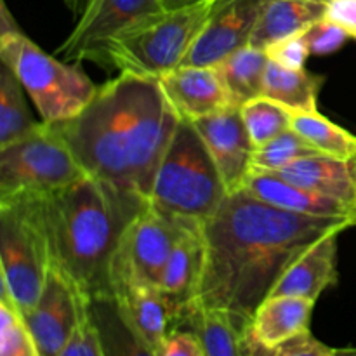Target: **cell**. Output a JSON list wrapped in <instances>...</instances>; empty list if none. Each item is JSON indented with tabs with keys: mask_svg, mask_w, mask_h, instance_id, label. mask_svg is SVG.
<instances>
[{
	"mask_svg": "<svg viewBox=\"0 0 356 356\" xmlns=\"http://www.w3.org/2000/svg\"><path fill=\"white\" fill-rule=\"evenodd\" d=\"M348 228L339 219L273 207L245 190L228 195L202 226L205 268L193 308L221 309L245 330L287 268L320 238Z\"/></svg>",
	"mask_w": 356,
	"mask_h": 356,
	"instance_id": "cell-1",
	"label": "cell"
},
{
	"mask_svg": "<svg viewBox=\"0 0 356 356\" xmlns=\"http://www.w3.org/2000/svg\"><path fill=\"white\" fill-rule=\"evenodd\" d=\"M179 120L159 79L120 72L97 87L76 117L52 127L87 176L149 198Z\"/></svg>",
	"mask_w": 356,
	"mask_h": 356,
	"instance_id": "cell-2",
	"label": "cell"
},
{
	"mask_svg": "<svg viewBox=\"0 0 356 356\" xmlns=\"http://www.w3.org/2000/svg\"><path fill=\"white\" fill-rule=\"evenodd\" d=\"M148 205L149 198L92 176L40 197L52 264L83 298L113 294L125 233Z\"/></svg>",
	"mask_w": 356,
	"mask_h": 356,
	"instance_id": "cell-3",
	"label": "cell"
},
{
	"mask_svg": "<svg viewBox=\"0 0 356 356\" xmlns=\"http://www.w3.org/2000/svg\"><path fill=\"white\" fill-rule=\"evenodd\" d=\"M228 197L218 165L195 125L181 118L153 179L149 202L160 212L204 226Z\"/></svg>",
	"mask_w": 356,
	"mask_h": 356,
	"instance_id": "cell-4",
	"label": "cell"
},
{
	"mask_svg": "<svg viewBox=\"0 0 356 356\" xmlns=\"http://www.w3.org/2000/svg\"><path fill=\"white\" fill-rule=\"evenodd\" d=\"M0 59L17 76L44 124L76 117L97 87L80 68L42 51L17 28L6 2L0 3Z\"/></svg>",
	"mask_w": 356,
	"mask_h": 356,
	"instance_id": "cell-5",
	"label": "cell"
},
{
	"mask_svg": "<svg viewBox=\"0 0 356 356\" xmlns=\"http://www.w3.org/2000/svg\"><path fill=\"white\" fill-rule=\"evenodd\" d=\"M216 2L198 0L143 17L106 45L103 66L155 79L177 68L204 30Z\"/></svg>",
	"mask_w": 356,
	"mask_h": 356,
	"instance_id": "cell-6",
	"label": "cell"
},
{
	"mask_svg": "<svg viewBox=\"0 0 356 356\" xmlns=\"http://www.w3.org/2000/svg\"><path fill=\"white\" fill-rule=\"evenodd\" d=\"M0 298L24 315L37 305L52 266L40 197L0 198Z\"/></svg>",
	"mask_w": 356,
	"mask_h": 356,
	"instance_id": "cell-7",
	"label": "cell"
},
{
	"mask_svg": "<svg viewBox=\"0 0 356 356\" xmlns=\"http://www.w3.org/2000/svg\"><path fill=\"white\" fill-rule=\"evenodd\" d=\"M86 176L65 139L44 122L31 134L0 148V198L44 197Z\"/></svg>",
	"mask_w": 356,
	"mask_h": 356,
	"instance_id": "cell-8",
	"label": "cell"
},
{
	"mask_svg": "<svg viewBox=\"0 0 356 356\" xmlns=\"http://www.w3.org/2000/svg\"><path fill=\"white\" fill-rule=\"evenodd\" d=\"M191 225L193 222L163 214L149 202L125 233L113 275L122 271L136 280L160 289L170 254Z\"/></svg>",
	"mask_w": 356,
	"mask_h": 356,
	"instance_id": "cell-9",
	"label": "cell"
},
{
	"mask_svg": "<svg viewBox=\"0 0 356 356\" xmlns=\"http://www.w3.org/2000/svg\"><path fill=\"white\" fill-rule=\"evenodd\" d=\"M162 9V0H89L58 54L66 63L94 61L103 66L106 45L115 37Z\"/></svg>",
	"mask_w": 356,
	"mask_h": 356,
	"instance_id": "cell-10",
	"label": "cell"
},
{
	"mask_svg": "<svg viewBox=\"0 0 356 356\" xmlns=\"http://www.w3.org/2000/svg\"><path fill=\"white\" fill-rule=\"evenodd\" d=\"M86 298L52 264L37 305L24 313L40 356H58L68 344L82 316Z\"/></svg>",
	"mask_w": 356,
	"mask_h": 356,
	"instance_id": "cell-11",
	"label": "cell"
},
{
	"mask_svg": "<svg viewBox=\"0 0 356 356\" xmlns=\"http://www.w3.org/2000/svg\"><path fill=\"white\" fill-rule=\"evenodd\" d=\"M266 0H218L184 58V66H216L250 44Z\"/></svg>",
	"mask_w": 356,
	"mask_h": 356,
	"instance_id": "cell-12",
	"label": "cell"
},
{
	"mask_svg": "<svg viewBox=\"0 0 356 356\" xmlns=\"http://www.w3.org/2000/svg\"><path fill=\"white\" fill-rule=\"evenodd\" d=\"M190 122L211 152L228 195L242 191L250 174L256 146L250 141L240 108H226Z\"/></svg>",
	"mask_w": 356,
	"mask_h": 356,
	"instance_id": "cell-13",
	"label": "cell"
},
{
	"mask_svg": "<svg viewBox=\"0 0 356 356\" xmlns=\"http://www.w3.org/2000/svg\"><path fill=\"white\" fill-rule=\"evenodd\" d=\"M113 296L129 322L153 350H156L174 329L184 325L183 313L155 285L117 271L113 275Z\"/></svg>",
	"mask_w": 356,
	"mask_h": 356,
	"instance_id": "cell-14",
	"label": "cell"
},
{
	"mask_svg": "<svg viewBox=\"0 0 356 356\" xmlns=\"http://www.w3.org/2000/svg\"><path fill=\"white\" fill-rule=\"evenodd\" d=\"M159 82L181 118L195 120L233 106L214 66L181 65L160 75Z\"/></svg>",
	"mask_w": 356,
	"mask_h": 356,
	"instance_id": "cell-15",
	"label": "cell"
},
{
	"mask_svg": "<svg viewBox=\"0 0 356 356\" xmlns=\"http://www.w3.org/2000/svg\"><path fill=\"white\" fill-rule=\"evenodd\" d=\"M243 190L252 197L287 212L309 216V218L339 219L356 226L355 207L291 183L278 174L250 172Z\"/></svg>",
	"mask_w": 356,
	"mask_h": 356,
	"instance_id": "cell-16",
	"label": "cell"
},
{
	"mask_svg": "<svg viewBox=\"0 0 356 356\" xmlns=\"http://www.w3.org/2000/svg\"><path fill=\"white\" fill-rule=\"evenodd\" d=\"M332 232L313 243L287 268L270 296H294L315 301L337 284V236Z\"/></svg>",
	"mask_w": 356,
	"mask_h": 356,
	"instance_id": "cell-17",
	"label": "cell"
},
{
	"mask_svg": "<svg viewBox=\"0 0 356 356\" xmlns=\"http://www.w3.org/2000/svg\"><path fill=\"white\" fill-rule=\"evenodd\" d=\"M204 268L205 242L202 225H191L174 247L160 282V291L183 313L184 323L197 299Z\"/></svg>",
	"mask_w": 356,
	"mask_h": 356,
	"instance_id": "cell-18",
	"label": "cell"
},
{
	"mask_svg": "<svg viewBox=\"0 0 356 356\" xmlns=\"http://www.w3.org/2000/svg\"><path fill=\"white\" fill-rule=\"evenodd\" d=\"M284 179L356 209V159L313 155L277 172Z\"/></svg>",
	"mask_w": 356,
	"mask_h": 356,
	"instance_id": "cell-19",
	"label": "cell"
},
{
	"mask_svg": "<svg viewBox=\"0 0 356 356\" xmlns=\"http://www.w3.org/2000/svg\"><path fill=\"white\" fill-rule=\"evenodd\" d=\"M315 301L294 296H268L254 313L247 330L264 346L291 341L309 332Z\"/></svg>",
	"mask_w": 356,
	"mask_h": 356,
	"instance_id": "cell-20",
	"label": "cell"
},
{
	"mask_svg": "<svg viewBox=\"0 0 356 356\" xmlns=\"http://www.w3.org/2000/svg\"><path fill=\"white\" fill-rule=\"evenodd\" d=\"M86 301L103 356H156L155 350L129 322L113 294L94 296Z\"/></svg>",
	"mask_w": 356,
	"mask_h": 356,
	"instance_id": "cell-21",
	"label": "cell"
},
{
	"mask_svg": "<svg viewBox=\"0 0 356 356\" xmlns=\"http://www.w3.org/2000/svg\"><path fill=\"white\" fill-rule=\"evenodd\" d=\"M327 0H266L250 45L266 49L273 42L302 33L325 17Z\"/></svg>",
	"mask_w": 356,
	"mask_h": 356,
	"instance_id": "cell-22",
	"label": "cell"
},
{
	"mask_svg": "<svg viewBox=\"0 0 356 356\" xmlns=\"http://www.w3.org/2000/svg\"><path fill=\"white\" fill-rule=\"evenodd\" d=\"M323 80L325 76L306 68H285L270 61L264 73L263 96L296 113L318 111V94Z\"/></svg>",
	"mask_w": 356,
	"mask_h": 356,
	"instance_id": "cell-23",
	"label": "cell"
},
{
	"mask_svg": "<svg viewBox=\"0 0 356 356\" xmlns=\"http://www.w3.org/2000/svg\"><path fill=\"white\" fill-rule=\"evenodd\" d=\"M268 63H270V58L266 51L249 44L214 66L221 75L233 106L240 108L254 97L263 96L264 73H266Z\"/></svg>",
	"mask_w": 356,
	"mask_h": 356,
	"instance_id": "cell-24",
	"label": "cell"
},
{
	"mask_svg": "<svg viewBox=\"0 0 356 356\" xmlns=\"http://www.w3.org/2000/svg\"><path fill=\"white\" fill-rule=\"evenodd\" d=\"M184 327L198 334L205 356H245L242 346L243 330L221 309L193 308Z\"/></svg>",
	"mask_w": 356,
	"mask_h": 356,
	"instance_id": "cell-25",
	"label": "cell"
},
{
	"mask_svg": "<svg viewBox=\"0 0 356 356\" xmlns=\"http://www.w3.org/2000/svg\"><path fill=\"white\" fill-rule=\"evenodd\" d=\"M292 129L299 132L320 155L341 160L356 159V136L330 122L320 111H292Z\"/></svg>",
	"mask_w": 356,
	"mask_h": 356,
	"instance_id": "cell-26",
	"label": "cell"
},
{
	"mask_svg": "<svg viewBox=\"0 0 356 356\" xmlns=\"http://www.w3.org/2000/svg\"><path fill=\"white\" fill-rule=\"evenodd\" d=\"M23 86L9 66H0V148L31 134L42 122L28 110Z\"/></svg>",
	"mask_w": 356,
	"mask_h": 356,
	"instance_id": "cell-27",
	"label": "cell"
},
{
	"mask_svg": "<svg viewBox=\"0 0 356 356\" xmlns=\"http://www.w3.org/2000/svg\"><path fill=\"white\" fill-rule=\"evenodd\" d=\"M240 111L250 141L256 148L292 129V111L264 96L250 99L240 106Z\"/></svg>",
	"mask_w": 356,
	"mask_h": 356,
	"instance_id": "cell-28",
	"label": "cell"
},
{
	"mask_svg": "<svg viewBox=\"0 0 356 356\" xmlns=\"http://www.w3.org/2000/svg\"><path fill=\"white\" fill-rule=\"evenodd\" d=\"M313 155H320V153L299 132L289 129L268 141L266 145L254 149L250 172L277 174L298 160Z\"/></svg>",
	"mask_w": 356,
	"mask_h": 356,
	"instance_id": "cell-29",
	"label": "cell"
},
{
	"mask_svg": "<svg viewBox=\"0 0 356 356\" xmlns=\"http://www.w3.org/2000/svg\"><path fill=\"white\" fill-rule=\"evenodd\" d=\"M0 356H40L24 315L3 298H0Z\"/></svg>",
	"mask_w": 356,
	"mask_h": 356,
	"instance_id": "cell-30",
	"label": "cell"
},
{
	"mask_svg": "<svg viewBox=\"0 0 356 356\" xmlns=\"http://www.w3.org/2000/svg\"><path fill=\"white\" fill-rule=\"evenodd\" d=\"M242 346L245 356H346V348L339 350L327 346L313 337L312 332L301 334L277 346H264L245 329L242 334Z\"/></svg>",
	"mask_w": 356,
	"mask_h": 356,
	"instance_id": "cell-31",
	"label": "cell"
},
{
	"mask_svg": "<svg viewBox=\"0 0 356 356\" xmlns=\"http://www.w3.org/2000/svg\"><path fill=\"white\" fill-rule=\"evenodd\" d=\"M305 38L309 54L329 56L339 51L350 37L337 24L330 23L327 17H322L316 23H313L308 30H305Z\"/></svg>",
	"mask_w": 356,
	"mask_h": 356,
	"instance_id": "cell-32",
	"label": "cell"
},
{
	"mask_svg": "<svg viewBox=\"0 0 356 356\" xmlns=\"http://www.w3.org/2000/svg\"><path fill=\"white\" fill-rule=\"evenodd\" d=\"M264 51H266L270 61L278 63V65L285 66V68H305L306 59L309 56L305 31L273 42Z\"/></svg>",
	"mask_w": 356,
	"mask_h": 356,
	"instance_id": "cell-33",
	"label": "cell"
},
{
	"mask_svg": "<svg viewBox=\"0 0 356 356\" xmlns=\"http://www.w3.org/2000/svg\"><path fill=\"white\" fill-rule=\"evenodd\" d=\"M58 356H103L96 329H94L89 312H87V301L83 305L82 316H80V322L73 332L72 339L68 341V344L63 348V351Z\"/></svg>",
	"mask_w": 356,
	"mask_h": 356,
	"instance_id": "cell-34",
	"label": "cell"
},
{
	"mask_svg": "<svg viewBox=\"0 0 356 356\" xmlns=\"http://www.w3.org/2000/svg\"><path fill=\"white\" fill-rule=\"evenodd\" d=\"M156 356H205L204 344L190 327L174 329L155 350Z\"/></svg>",
	"mask_w": 356,
	"mask_h": 356,
	"instance_id": "cell-35",
	"label": "cell"
},
{
	"mask_svg": "<svg viewBox=\"0 0 356 356\" xmlns=\"http://www.w3.org/2000/svg\"><path fill=\"white\" fill-rule=\"evenodd\" d=\"M325 17L356 40V0H327Z\"/></svg>",
	"mask_w": 356,
	"mask_h": 356,
	"instance_id": "cell-36",
	"label": "cell"
},
{
	"mask_svg": "<svg viewBox=\"0 0 356 356\" xmlns=\"http://www.w3.org/2000/svg\"><path fill=\"white\" fill-rule=\"evenodd\" d=\"M65 3L72 10L73 16H80L87 7V3H89V0H65Z\"/></svg>",
	"mask_w": 356,
	"mask_h": 356,
	"instance_id": "cell-37",
	"label": "cell"
},
{
	"mask_svg": "<svg viewBox=\"0 0 356 356\" xmlns=\"http://www.w3.org/2000/svg\"><path fill=\"white\" fill-rule=\"evenodd\" d=\"M198 2V0H162L163 9H179V7L191 6V3Z\"/></svg>",
	"mask_w": 356,
	"mask_h": 356,
	"instance_id": "cell-38",
	"label": "cell"
},
{
	"mask_svg": "<svg viewBox=\"0 0 356 356\" xmlns=\"http://www.w3.org/2000/svg\"><path fill=\"white\" fill-rule=\"evenodd\" d=\"M346 356H356V348H346Z\"/></svg>",
	"mask_w": 356,
	"mask_h": 356,
	"instance_id": "cell-39",
	"label": "cell"
}]
</instances>
